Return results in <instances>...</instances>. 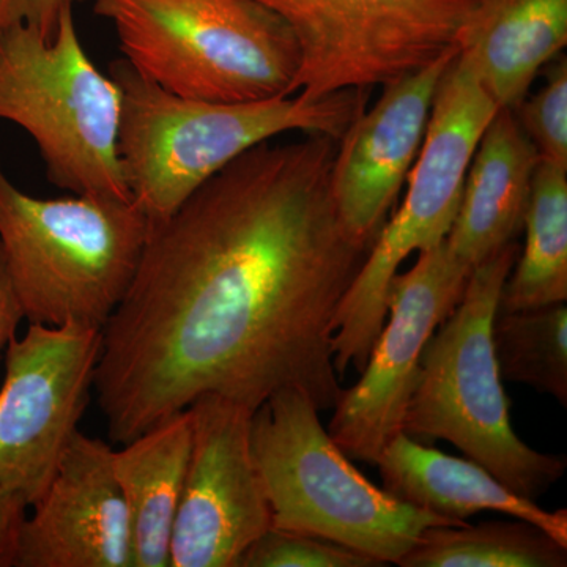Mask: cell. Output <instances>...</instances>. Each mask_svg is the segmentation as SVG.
Returning <instances> with one entry per match:
<instances>
[{
	"label": "cell",
	"instance_id": "cell-24",
	"mask_svg": "<svg viewBox=\"0 0 567 567\" xmlns=\"http://www.w3.org/2000/svg\"><path fill=\"white\" fill-rule=\"evenodd\" d=\"M28 498L14 488L0 486V567H17L22 527L29 516Z\"/></svg>",
	"mask_w": 567,
	"mask_h": 567
},
{
	"label": "cell",
	"instance_id": "cell-22",
	"mask_svg": "<svg viewBox=\"0 0 567 567\" xmlns=\"http://www.w3.org/2000/svg\"><path fill=\"white\" fill-rule=\"evenodd\" d=\"M382 563L333 540L271 527L245 551L238 567H380Z\"/></svg>",
	"mask_w": 567,
	"mask_h": 567
},
{
	"label": "cell",
	"instance_id": "cell-18",
	"mask_svg": "<svg viewBox=\"0 0 567 567\" xmlns=\"http://www.w3.org/2000/svg\"><path fill=\"white\" fill-rule=\"evenodd\" d=\"M189 454L188 409L114 450L115 476L132 522L134 567H171V540Z\"/></svg>",
	"mask_w": 567,
	"mask_h": 567
},
{
	"label": "cell",
	"instance_id": "cell-23",
	"mask_svg": "<svg viewBox=\"0 0 567 567\" xmlns=\"http://www.w3.org/2000/svg\"><path fill=\"white\" fill-rule=\"evenodd\" d=\"M543 162L567 169V63L563 59L543 89L514 110Z\"/></svg>",
	"mask_w": 567,
	"mask_h": 567
},
{
	"label": "cell",
	"instance_id": "cell-13",
	"mask_svg": "<svg viewBox=\"0 0 567 567\" xmlns=\"http://www.w3.org/2000/svg\"><path fill=\"white\" fill-rule=\"evenodd\" d=\"M22 527L17 567H134L114 450L78 429Z\"/></svg>",
	"mask_w": 567,
	"mask_h": 567
},
{
	"label": "cell",
	"instance_id": "cell-5",
	"mask_svg": "<svg viewBox=\"0 0 567 567\" xmlns=\"http://www.w3.org/2000/svg\"><path fill=\"white\" fill-rule=\"evenodd\" d=\"M319 412L303 391L286 388L252 413V458L275 528L333 540L385 566L398 565L424 529L462 527L365 480Z\"/></svg>",
	"mask_w": 567,
	"mask_h": 567
},
{
	"label": "cell",
	"instance_id": "cell-11",
	"mask_svg": "<svg viewBox=\"0 0 567 567\" xmlns=\"http://www.w3.org/2000/svg\"><path fill=\"white\" fill-rule=\"evenodd\" d=\"M472 271L445 240L420 252L409 271L391 279L390 322L383 324L361 379L342 388L328 425V434L350 458L379 464L388 443L402 432L424 347L461 301Z\"/></svg>",
	"mask_w": 567,
	"mask_h": 567
},
{
	"label": "cell",
	"instance_id": "cell-19",
	"mask_svg": "<svg viewBox=\"0 0 567 567\" xmlns=\"http://www.w3.org/2000/svg\"><path fill=\"white\" fill-rule=\"evenodd\" d=\"M518 254L499 297L498 312L527 311L567 301V169L537 164Z\"/></svg>",
	"mask_w": 567,
	"mask_h": 567
},
{
	"label": "cell",
	"instance_id": "cell-8",
	"mask_svg": "<svg viewBox=\"0 0 567 567\" xmlns=\"http://www.w3.org/2000/svg\"><path fill=\"white\" fill-rule=\"evenodd\" d=\"M498 110L456 54L436 87L404 204L377 235L336 312L338 377H344L349 365L363 371L385 324L388 290L402 262L410 254L429 251L446 240L456 221L473 153Z\"/></svg>",
	"mask_w": 567,
	"mask_h": 567
},
{
	"label": "cell",
	"instance_id": "cell-7",
	"mask_svg": "<svg viewBox=\"0 0 567 567\" xmlns=\"http://www.w3.org/2000/svg\"><path fill=\"white\" fill-rule=\"evenodd\" d=\"M121 111L117 82L82 47L73 0L50 39L22 22L0 25V121L32 137L52 185L132 199L118 156Z\"/></svg>",
	"mask_w": 567,
	"mask_h": 567
},
{
	"label": "cell",
	"instance_id": "cell-25",
	"mask_svg": "<svg viewBox=\"0 0 567 567\" xmlns=\"http://www.w3.org/2000/svg\"><path fill=\"white\" fill-rule=\"evenodd\" d=\"M63 2L65 0H2L0 25L22 22L50 39L55 31Z\"/></svg>",
	"mask_w": 567,
	"mask_h": 567
},
{
	"label": "cell",
	"instance_id": "cell-1",
	"mask_svg": "<svg viewBox=\"0 0 567 567\" xmlns=\"http://www.w3.org/2000/svg\"><path fill=\"white\" fill-rule=\"evenodd\" d=\"M336 147L316 133L262 142L152 226L102 328L93 391L112 442L205 394L254 413L295 388L333 409V320L372 248L336 207Z\"/></svg>",
	"mask_w": 567,
	"mask_h": 567
},
{
	"label": "cell",
	"instance_id": "cell-10",
	"mask_svg": "<svg viewBox=\"0 0 567 567\" xmlns=\"http://www.w3.org/2000/svg\"><path fill=\"white\" fill-rule=\"evenodd\" d=\"M102 330L29 324L7 346L0 388V486L29 505L47 491L91 399Z\"/></svg>",
	"mask_w": 567,
	"mask_h": 567
},
{
	"label": "cell",
	"instance_id": "cell-15",
	"mask_svg": "<svg viewBox=\"0 0 567 567\" xmlns=\"http://www.w3.org/2000/svg\"><path fill=\"white\" fill-rule=\"evenodd\" d=\"M533 142L513 110H498L477 142L446 244L475 268L513 244L524 229L533 177L539 164Z\"/></svg>",
	"mask_w": 567,
	"mask_h": 567
},
{
	"label": "cell",
	"instance_id": "cell-21",
	"mask_svg": "<svg viewBox=\"0 0 567 567\" xmlns=\"http://www.w3.org/2000/svg\"><path fill=\"white\" fill-rule=\"evenodd\" d=\"M492 342L499 375L567 405V306L496 312Z\"/></svg>",
	"mask_w": 567,
	"mask_h": 567
},
{
	"label": "cell",
	"instance_id": "cell-16",
	"mask_svg": "<svg viewBox=\"0 0 567 567\" xmlns=\"http://www.w3.org/2000/svg\"><path fill=\"white\" fill-rule=\"evenodd\" d=\"M566 44L567 0H473L454 47L496 106L514 111Z\"/></svg>",
	"mask_w": 567,
	"mask_h": 567
},
{
	"label": "cell",
	"instance_id": "cell-14",
	"mask_svg": "<svg viewBox=\"0 0 567 567\" xmlns=\"http://www.w3.org/2000/svg\"><path fill=\"white\" fill-rule=\"evenodd\" d=\"M453 50L424 69L385 85L371 111H363L336 147L331 188L339 216L352 237L374 245L425 137L436 87Z\"/></svg>",
	"mask_w": 567,
	"mask_h": 567
},
{
	"label": "cell",
	"instance_id": "cell-17",
	"mask_svg": "<svg viewBox=\"0 0 567 567\" xmlns=\"http://www.w3.org/2000/svg\"><path fill=\"white\" fill-rule=\"evenodd\" d=\"M388 494L457 525L484 511L507 514L546 529L567 546V511H546L511 492L483 465L447 456L404 431L388 443L379 461Z\"/></svg>",
	"mask_w": 567,
	"mask_h": 567
},
{
	"label": "cell",
	"instance_id": "cell-2",
	"mask_svg": "<svg viewBox=\"0 0 567 567\" xmlns=\"http://www.w3.org/2000/svg\"><path fill=\"white\" fill-rule=\"evenodd\" d=\"M122 93L118 156L130 196L152 226L166 221L204 183L249 148L284 133L339 141L364 111V91L245 103L186 99L164 91L125 59L112 62Z\"/></svg>",
	"mask_w": 567,
	"mask_h": 567
},
{
	"label": "cell",
	"instance_id": "cell-9",
	"mask_svg": "<svg viewBox=\"0 0 567 567\" xmlns=\"http://www.w3.org/2000/svg\"><path fill=\"white\" fill-rule=\"evenodd\" d=\"M292 31L306 100L391 84L456 50L473 0H256Z\"/></svg>",
	"mask_w": 567,
	"mask_h": 567
},
{
	"label": "cell",
	"instance_id": "cell-12",
	"mask_svg": "<svg viewBox=\"0 0 567 567\" xmlns=\"http://www.w3.org/2000/svg\"><path fill=\"white\" fill-rule=\"evenodd\" d=\"M192 454L171 540V567H238L274 527L251 451L252 412L216 394L188 406Z\"/></svg>",
	"mask_w": 567,
	"mask_h": 567
},
{
	"label": "cell",
	"instance_id": "cell-27",
	"mask_svg": "<svg viewBox=\"0 0 567 567\" xmlns=\"http://www.w3.org/2000/svg\"><path fill=\"white\" fill-rule=\"evenodd\" d=\"M0 3H2V0H0Z\"/></svg>",
	"mask_w": 567,
	"mask_h": 567
},
{
	"label": "cell",
	"instance_id": "cell-20",
	"mask_svg": "<svg viewBox=\"0 0 567 567\" xmlns=\"http://www.w3.org/2000/svg\"><path fill=\"white\" fill-rule=\"evenodd\" d=\"M402 567H566L567 546L517 518L424 529Z\"/></svg>",
	"mask_w": 567,
	"mask_h": 567
},
{
	"label": "cell",
	"instance_id": "cell-26",
	"mask_svg": "<svg viewBox=\"0 0 567 567\" xmlns=\"http://www.w3.org/2000/svg\"><path fill=\"white\" fill-rule=\"evenodd\" d=\"M22 320H24V316H22L20 300H18L17 290L11 281L2 245H0V358L6 353L11 339L17 336Z\"/></svg>",
	"mask_w": 567,
	"mask_h": 567
},
{
	"label": "cell",
	"instance_id": "cell-6",
	"mask_svg": "<svg viewBox=\"0 0 567 567\" xmlns=\"http://www.w3.org/2000/svg\"><path fill=\"white\" fill-rule=\"evenodd\" d=\"M125 61L164 91L245 103L293 95L292 31L256 0H93Z\"/></svg>",
	"mask_w": 567,
	"mask_h": 567
},
{
	"label": "cell",
	"instance_id": "cell-3",
	"mask_svg": "<svg viewBox=\"0 0 567 567\" xmlns=\"http://www.w3.org/2000/svg\"><path fill=\"white\" fill-rule=\"evenodd\" d=\"M518 254L513 241L473 268L461 301L424 347L402 431L417 442L453 443L511 492L535 502L561 480L567 461L518 439L496 363L492 324Z\"/></svg>",
	"mask_w": 567,
	"mask_h": 567
},
{
	"label": "cell",
	"instance_id": "cell-4",
	"mask_svg": "<svg viewBox=\"0 0 567 567\" xmlns=\"http://www.w3.org/2000/svg\"><path fill=\"white\" fill-rule=\"evenodd\" d=\"M151 229L132 199L31 196L0 159V245L29 324L102 330L132 287Z\"/></svg>",
	"mask_w": 567,
	"mask_h": 567
}]
</instances>
